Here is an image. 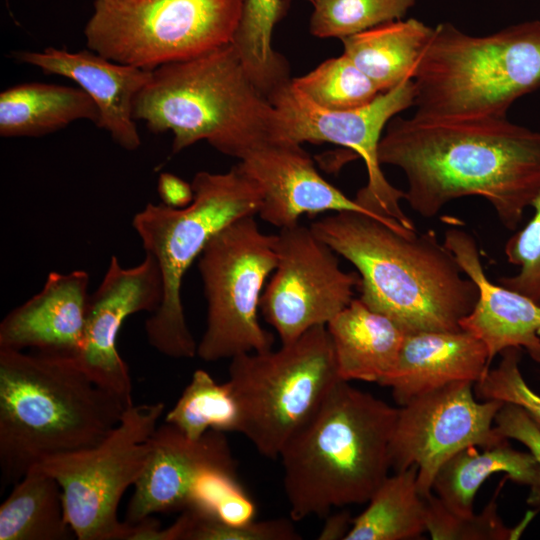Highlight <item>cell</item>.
Listing matches in <instances>:
<instances>
[{
    "label": "cell",
    "mask_w": 540,
    "mask_h": 540,
    "mask_svg": "<svg viewBox=\"0 0 540 540\" xmlns=\"http://www.w3.org/2000/svg\"><path fill=\"white\" fill-rule=\"evenodd\" d=\"M530 206L531 218L508 239L504 248L507 261L519 270L512 276L500 277L498 282L540 304V191Z\"/></svg>",
    "instance_id": "cell-35"
},
{
    "label": "cell",
    "mask_w": 540,
    "mask_h": 540,
    "mask_svg": "<svg viewBox=\"0 0 540 540\" xmlns=\"http://www.w3.org/2000/svg\"><path fill=\"white\" fill-rule=\"evenodd\" d=\"M433 29L415 18L387 22L342 38L343 54L385 92L413 79Z\"/></svg>",
    "instance_id": "cell-25"
},
{
    "label": "cell",
    "mask_w": 540,
    "mask_h": 540,
    "mask_svg": "<svg viewBox=\"0 0 540 540\" xmlns=\"http://www.w3.org/2000/svg\"><path fill=\"white\" fill-rule=\"evenodd\" d=\"M157 191L162 203L172 208L186 207L194 197L192 184L168 172L160 174Z\"/></svg>",
    "instance_id": "cell-38"
},
{
    "label": "cell",
    "mask_w": 540,
    "mask_h": 540,
    "mask_svg": "<svg viewBox=\"0 0 540 540\" xmlns=\"http://www.w3.org/2000/svg\"><path fill=\"white\" fill-rule=\"evenodd\" d=\"M191 184L194 197L186 207L150 202L131 223L162 277L161 304L145 322L147 341L159 353L176 359L197 356L182 302L186 271L214 235L240 218L255 216L262 203L258 185L237 165L223 173L200 171Z\"/></svg>",
    "instance_id": "cell-7"
},
{
    "label": "cell",
    "mask_w": 540,
    "mask_h": 540,
    "mask_svg": "<svg viewBox=\"0 0 540 540\" xmlns=\"http://www.w3.org/2000/svg\"><path fill=\"white\" fill-rule=\"evenodd\" d=\"M398 167L410 208L431 218L452 200L480 196L516 230L540 191V131L507 118L434 120L394 117L378 148Z\"/></svg>",
    "instance_id": "cell-1"
},
{
    "label": "cell",
    "mask_w": 540,
    "mask_h": 540,
    "mask_svg": "<svg viewBox=\"0 0 540 540\" xmlns=\"http://www.w3.org/2000/svg\"><path fill=\"white\" fill-rule=\"evenodd\" d=\"M84 270L51 272L42 289L0 324V348L77 357L84 340L90 295Z\"/></svg>",
    "instance_id": "cell-20"
},
{
    "label": "cell",
    "mask_w": 540,
    "mask_h": 540,
    "mask_svg": "<svg viewBox=\"0 0 540 540\" xmlns=\"http://www.w3.org/2000/svg\"><path fill=\"white\" fill-rule=\"evenodd\" d=\"M353 523L351 514L343 510L325 516L324 525L317 537L318 540H345Z\"/></svg>",
    "instance_id": "cell-39"
},
{
    "label": "cell",
    "mask_w": 540,
    "mask_h": 540,
    "mask_svg": "<svg viewBox=\"0 0 540 540\" xmlns=\"http://www.w3.org/2000/svg\"><path fill=\"white\" fill-rule=\"evenodd\" d=\"M291 82L315 104L335 111L360 108L381 93L345 54L325 60Z\"/></svg>",
    "instance_id": "cell-30"
},
{
    "label": "cell",
    "mask_w": 540,
    "mask_h": 540,
    "mask_svg": "<svg viewBox=\"0 0 540 540\" xmlns=\"http://www.w3.org/2000/svg\"><path fill=\"white\" fill-rule=\"evenodd\" d=\"M338 374L343 381L380 384L393 370L406 332L388 316L369 308L360 298L327 325Z\"/></svg>",
    "instance_id": "cell-22"
},
{
    "label": "cell",
    "mask_w": 540,
    "mask_h": 540,
    "mask_svg": "<svg viewBox=\"0 0 540 540\" xmlns=\"http://www.w3.org/2000/svg\"><path fill=\"white\" fill-rule=\"evenodd\" d=\"M286 5L285 0H244L232 41L250 79L267 98L291 80L286 59L272 46L273 30Z\"/></svg>",
    "instance_id": "cell-28"
},
{
    "label": "cell",
    "mask_w": 540,
    "mask_h": 540,
    "mask_svg": "<svg viewBox=\"0 0 540 540\" xmlns=\"http://www.w3.org/2000/svg\"><path fill=\"white\" fill-rule=\"evenodd\" d=\"M357 269L359 297L406 333L460 331L478 288L433 230L400 232L355 211L333 212L310 225Z\"/></svg>",
    "instance_id": "cell-2"
},
{
    "label": "cell",
    "mask_w": 540,
    "mask_h": 540,
    "mask_svg": "<svg viewBox=\"0 0 540 540\" xmlns=\"http://www.w3.org/2000/svg\"><path fill=\"white\" fill-rule=\"evenodd\" d=\"M244 0H94L87 48L154 70L232 43Z\"/></svg>",
    "instance_id": "cell-9"
},
{
    "label": "cell",
    "mask_w": 540,
    "mask_h": 540,
    "mask_svg": "<svg viewBox=\"0 0 540 540\" xmlns=\"http://www.w3.org/2000/svg\"><path fill=\"white\" fill-rule=\"evenodd\" d=\"M276 264V234L262 232L254 216L211 238L198 260L207 301L206 328L197 343L200 359L215 362L272 349L274 337L261 326L258 310Z\"/></svg>",
    "instance_id": "cell-10"
},
{
    "label": "cell",
    "mask_w": 540,
    "mask_h": 540,
    "mask_svg": "<svg viewBox=\"0 0 540 540\" xmlns=\"http://www.w3.org/2000/svg\"><path fill=\"white\" fill-rule=\"evenodd\" d=\"M414 97L413 81L408 80L381 92L365 106L335 111L315 104L290 80L274 90L268 100L280 117L281 142L299 145L329 142L354 151L364 161L368 177L355 201L383 219L416 231L413 221L400 205L404 192L386 179L378 156L384 127L395 115L414 106Z\"/></svg>",
    "instance_id": "cell-12"
},
{
    "label": "cell",
    "mask_w": 540,
    "mask_h": 540,
    "mask_svg": "<svg viewBox=\"0 0 540 540\" xmlns=\"http://www.w3.org/2000/svg\"><path fill=\"white\" fill-rule=\"evenodd\" d=\"M309 30L318 38L342 39L402 19L415 0H316Z\"/></svg>",
    "instance_id": "cell-31"
},
{
    "label": "cell",
    "mask_w": 540,
    "mask_h": 540,
    "mask_svg": "<svg viewBox=\"0 0 540 540\" xmlns=\"http://www.w3.org/2000/svg\"><path fill=\"white\" fill-rule=\"evenodd\" d=\"M398 408L340 380L279 457L290 518L368 502L388 476Z\"/></svg>",
    "instance_id": "cell-4"
},
{
    "label": "cell",
    "mask_w": 540,
    "mask_h": 540,
    "mask_svg": "<svg viewBox=\"0 0 540 540\" xmlns=\"http://www.w3.org/2000/svg\"><path fill=\"white\" fill-rule=\"evenodd\" d=\"M212 467L236 468L224 432L209 430L192 440L164 422L151 436L150 454L134 485L126 522L135 524L154 513L183 510L195 479Z\"/></svg>",
    "instance_id": "cell-17"
},
{
    "label": "cell",
    "mask_w": 540,
    "mask_h": 540,
    "mask_svg": "<svg viewBox=\"0 0 540 540\" xmlns=\"http://www.w3.org/2000/svg\"><path fill=\"white\" fill-rule=\"evenodd\" d=\"M164 409L162 402L133 404L96 446L36 464L59 483L65 517L77 539L127 540L131 524L119 521L118 506L145 468Z\"/></svg>",
    "instance_id": "cell-11"
},
{
    "label": "cell",
    "mask_w": 540,
    "mask_h": 540,
    "mask_svg": "<svg viewBox=\"0 0 540 540\" xmlns=\"http://www.w3.org/2000/svg\"><path fill=\"white\" fill-rule=\"evenodd\" d=\"M72 536L59 483L32 466L0 506V540H67Z\"/></svg>",
    "instance_id": "cell-26"
},
{
    "label": "cell",
    "mask_w": 540,
    "mask_h": 540,
    "mask_svg": "<svg viewBox=\"0 0 540 540\" xmlns=\"http://www.w3.org/2000/svg\"><path fill=\"white\" fill-rule=\"evenodd\" d=\"M133 118L155 134L171 132L178 153L202 140L240 159L280 137L275 107L254 85L232 43L152 70Z\"/></svg>",
    "instance_id": "cell-5"
},
{
    "label": "cell",
    "mask_w": 540,
    "mask_h": 540,
    "mask_svg": "<svg viewBox=\"0 0 540 540\" xmlns=\"http://www.w3.org/2000/svg\"><path fill=\"white\" fill-rule=\"evenodd\" d=\"M163 298L159 265L145 253L133 267H124L111 256L102 281L90 295L84 340L76 357L99 385L133 405L132 381L126 362L117 349V337L126 318L155 312Z\"/></svg>",
    "instance_id": "cell-15"
},
{
    "label": "cell",
    "mask_w": 540,
    "mask_h": 540,
    "mask_svg": "<svg viewBox=\"0 0 540 540\" xmlns=\"http://www.w3.org/2000/svg\"><path fill=\"white\" fill-rule=\"evenodd\" d=\"M495 426L507 438L527 447L540 466V427L520 406L504 403L496 414ZM528 503L540 505V493L530 495Z\"/></svg>",
    "instance_id": "cell-37"
},
{
    "label": "cell",
    "mask_w": 540,
    "mask_h": 540,
    "mask_svg": "<svg viewBox=\"0 0 540 540\" xmlns=\"http://www.w3.org/2000/svg\"><path fill=\"white\" fill-rule=\"evenodd\" d=\"M306 1H310L311 3L315 2L316 0H306Z\"/></svg>",
    "instance_id": "cell-40"
},
{
    "label": "cell",
    "mask_w": 540,
    "mask_h": 540,
    "mask_svg": "<svg viewBox=\"0 0 540 540\" xmlns=\"http://www.w3.org/2000/svg\"><path fill=\"white\" fill-rule=\"evenodd\" d=\"M520 360L521 349H505L498 365L474 384V392L480 400H499L522 407L540 427V395L525 381Z\"/></svg>",
    "instance_id": "cell-36"
},
{
    "label": "cell",
    "mask_w": 540,
    "mask_h": 540,
    "mask_svg": "<svg viewBox=\"0 0 540 540\" xmlns=\"http://www.w3.org/2000/svg\"><path fill=\"white\" fill-rule=\"evenodd\" d=\"M192 440L207 431L240 432V409L228 383L216 382L205 370H196L174 407L165 416Z\"/></svg>",
    "instance_id": "cell-29"
},
{
    "label": "cell",
    "mask_w": 540,
    "mask_h": 540,
    "mask_svg": "<svg viewBox=\"0 0 540 540\" xmlns=\"http://www.w3.org/2000/svg\"><path fill=\"white\" fill-rule=\"evenodd\" d=\"M490 369L484 343L465 330L407 333L396 364L379 384L399 406L453 382L474 384Z\"/></svg>",
    "instance_id": "cell-21"
},
{
    "label": "cell",
    "mask_w": 540,
    "mask_h": 540,
    "mask_svg": "<svg viewBox=\"0 0 540 540\" xmlns=\"http://www.w3.org/2000/svg\"><path fill=\"white\" fill-rule=\"evenodd\" d=\"M418 467L387 476L353 518L345 540H409L427 532L426 500L417 487Z\"/></svg>",
    "instance_id": "cell-27"
},
{
    "label": "cell",
    "mask_w": 540,
    "mask_h": 540,
    "mask_svg": "<svg viewBox=\"0 0 540 540\" xmlns=\"http://www.w3.org/2000/svg\"><path fill=\"white\" fill-rule=\"evenodd\" d=\"M412 81L416 117L505 118L518 98L540 88V20L484 36L441 23L434 27Z\"/></svg>",
    "instance_id": "cell-6"
},
{
    "label": "cell",
    "mask_w": 540,
    "mask_h": 540,
    "mask_svg": "<svg viewBox=\"0 0 540 540\" xmlns=\"http://www.w3.org/2000/svg\"><path fill=\"white\" fill-rule=\"evenodd\" d=\"M469 446L449 458L438 470L432 491L452 512L474 513V498L493 474L505 473L512 481L529 486L530 495L540 493V466L533 455L513 449L508 442L484 448Z\"/></svg>",
    "instance_id": "cell-23"
},
{
    "label": "cell",
    "mask_w": 540,
    "mask_h": 540,
    "mask_svg": "<svg viewBox=\"0 0 540 540\" xmlns=\"http://www.w3.org/2000/svg\"><path fill=\"white\" fill-rule=\"evenodd\" d=\"M470 381L453 382L411 399L398 407L389 455L391 468L418 467L419 493H432L440 467L469 446L481 449L507 443L495 426L504 402L480 400Z\"/></svg>",
    "instance_id": "cell-13"
},
{
    "label": "cell",
    "mask_w": 540,
    "mask_h": 540,
    "mask_svg": "<svg viewBox=\"0 0 540 540\" xmlns=\"http://www.w3.org/2000/svg\"><path fill=\"white\" fill-rule=\"evenodd\" d=\"M237 166L261 190L260 218L280 229L299 223L304 214L355 211L371 215L400 232H414L369 212L330 184L299 144L264 142L248 150Z\"/></svg>",
    "instance_id": "cell-16"
},
{
    "label": "cell",
    "mask_w": 540,
    "mask_h": 540,
    "mask_svg": "<svg viewBox=\"0 0 540 540\" xmlns=\"http://www.w3.org/2000/svg\"><path fill=\"white\" fill-rule=\"evenodd\" d=\"M277 264L263 291L260 310L281 344L313 327L326 326L354 299L360 277L345 272L337 253L297 223L276 234Z\"/></svg>",
    "instance_id": "cell-14"
},
{
    "label": "cell",
    "mask_w": 540,
    "mask_h": 540,
    "mask_svg": "<svg viewBox=\"0 0 540 540\" xmlns=\"http://www.w3.org/2000/svg\"><path fill=\"white\" fill-rule=\"evenodd\" d=\"M128 407L76 357L0 348L3 484H15L47 458L96 446Z\"/></svg>",
    "instance_id": "cell-3"
},
{
    "label": "cell",
    "mask_w": 540,
    "mask_h": 540,
    "mask_svg": "<svg viewBox=\"0 0 540 540\" xmlns=\"http://www.w3.org/2000/svg\"><path fill=\"white\" fill-rule=\"evenodd\" d=\"M14 60L75 82L94 101L99 112L96 126L127 151L141 145L133 118V104L150 81L152 71L121 64L90 50L71 52L55 47L43 51H16Z\"/></svg>",
    "instance_id": "cell-18"
},
{
    "label": "cell",
    "mask_w": 540,
    "mask_h": 540,
    "mask_svg": "<svg viewBox=\"0 0 540 540\" xmlns=\"http://www.w3.org/2000/svg\"><path fill=\"white\" fill-rule=\"evenodd\" d=\"M181 540H300L302 536L293 519L275 518L252 521L245 525H228L185 508L177 518Z\"/></svg>",
    "instance_id": "cell-34"
},
{
    "label": "cell",
    "mask_w": 540,
    "mask_h": 540,
    "mask_svg": "<svg viewBox=\"0 0 540 540\" xmlns=\"http://www.w3.org/2000/svg\"><path fill=\"white\" fill-rule=\"evenodd\" d=\"M228 372L240 409L239 433L269 459L279 457L341 380L324 325L278 350L237 355Z\"/></svg>",
    "instance_id": "cell-8"
},
{
    "label": "cell",
    "mask_w": 540,
    "mask_h": 540,
    "mask_svg": "<svg viewBox=\"0 0 540 540\" xmlns=\"http://www.w3.org/2000/svg\"><path fill=\"white\" fill-rule=\"evenodd\" d=\"M99 112L81 88L49 83H22L0 94V135L39 137L77 120L97 124Z\"/></svg>",
    "instance_id": "cell-24"
},
{
    "label": "cell",
    "mask_w": 540,
    "mask_h": 540,
    "mask_svg": "<svg viewBox=\"0 0 540 540\" xmlns=\"http://www.w3.org/2000/svg\"><path fill=\"white\" fill-rule=\"evenodd\" d=\"M185 508L228 525L255 520L256 504L237 477L236 468L212 467L193 482ZM184 508V509H185Z\"/></svg>",
    "instance_id": "cell-32"
},
{
    "label": "cell",
    "mask_w": 540,
    "mask_h": 540,
    "mask_svg": "<svg viewBox=\"0 0 540 540\" xmlns=\"http://www.w3.org/2000/svg\"><path fill=\"white\" fill-rule=\"evenodd\" d=\"M443 242L478 288L477 302L460 326L484 343L489 364L508 348L524 349L540 363V304L493 283L485 274L476 241L466 231L447 228Z\"/></svg>",
    "instance_id": "cell-19"
},
{
    "label": "cell",
    "mask_w": 540,
    "mask_h": 540,
    "mask_svg": "<svg viewBox=\"0 0 540 540\" xmlns=\"http://www.w3.org/2000/svg\"><path fill=\"white\" fill-rule=\"evenodd\" d=\"M498 487L494 497L479 513L460 515L449 510L431 493L426 500L427 532L433 540H513L518 539L532 516L516 527L504 524L497 511Z\"/></svg>",
    "instance_id": "cell-33"
}]
</instances>
